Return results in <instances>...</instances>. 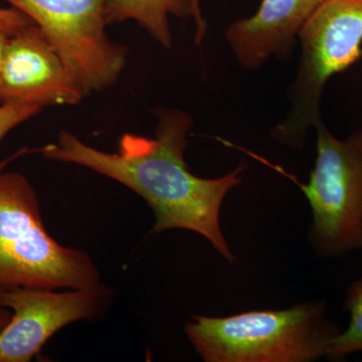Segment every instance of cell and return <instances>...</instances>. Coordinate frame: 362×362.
<instances>
[{"label": "cell", "mask_w": 362, "mask_h": 362, "mask_svg": "<svg viewBox=\"0 0 362 362\" xmlns=\"http://www.w3.org/2000/svg\"><path fill=\"white\" fill-rule=\"evenodd\" d=\"M154 138L126 133L115 153L90 146L70 131L39 151L49 160L89 168L125 185L153 211L151 233L187 230L202 235L228 263L235 262L221 228L226 194L242 182L246 165L218 178L199 177L188 168L185 152L194 126L192 117L175 108H157Z\"/></svg>", "instance_id": "obj_1"}, {"label": "cell", "mask_w": 362, "mask_h": 362, "mask_svg": "<svg viewBox=\"0 0 362 362\" xmlns=\"http://www.w3.org/2000/svg\"><path fill=\"white\" fill-rule=\"evenodd\" d=\"M185 331L206 362H311L326 357L341 328L325 301L226 317L194 315Z\"/></svg>", "instance_id": "obj_2"}, {"label": "cell", "mask_w": 362, "mask_h": 362, "mask_svg": "<svg viewBox=\"0 0 362 362\" xmlns=\"http://www.w3.org/2000/svg\"><path fill=\"white\" fill-rule=\"evenodd\" d=\"M101 284L90 255L59 245L45 230L25 175L0 173V287L80 289Z\"/></svg>", "instance_id": "obj_3"}, {"label": "cell", "mask_w": 362, "mask_h": 362, "mask_svg": "<svg viewBox=\"0 0 362 362\" xmlns=\"http://www.w3.org/2000/svg\"><path fill=\"white\" fill-rule=\"evenodd\" d=\"M302 58L290 98L289 115L273 131L274 139L304 148L307 133L321 122L326 83L362 56V0H324L298 33Z\"/></svg>", "instance_id": "obj_4"}, {"label": "cell", "mask_w": 362, "mask_h": 362, "mask_svg": "<svg viewBox=\"0 0 362 362\" xmlns=\"http://www.w3.org/2000/svg\"><path fill=\"white\" fill-rule=\"evenodd\" d=\"M315 128V165L307 185L296 183L311 207V247L337 258L362 249V131L337 139L322 121Z\"/></svg>", "instance_id": "obj_5"}, {"label": "cell", "mask_w": 362, "mask_h": 362, "mask_svg": "<svg viewBox=\"0 0 362 362\" xmlns=\"http://www.w3.org/2000/svg\"><path fill=\"white\" fill-rule=\"evenodd\" d=\"M44 33L86 97L112 87L128 49L109 39L105 0H4Z\"/></svg>", "instance_id": "obj_6"}, {"label": "cell", "mask_w": 362, "mask_h": 362, "mask_svg": "<svg viewBox=\"0 0 362 362\" xmlns=\"http://www.w3.org/2000/svg\"><path fill=\"white\" fill-rule=\"evenodd\" d=\"M111 297L110 288L102 284L64 292L0 287V307L14 312L0 330V362L32 361L62 328L101 315Z\"/></svg>", "instance_id": "obj_7"}, {"label": "cell", "mask_w": 362, "mask_h": 362, "mask_svg": "<svg viewBox=\"0 0 362 362\" xmlns=\"http://www.w3.org/2000/svg\"><path fill=\"white\" fill-rule=\"evenodd\" d=\"M85 97L39 26L11 35L0 69V104L74 106Z\"/></svg>", "instance_id": "obj_8"}, {"label": "cell", "mask_w": 362, "mask_h": 362, "mask_svg": "<svg viewBox=\"0 0 362 362\" xmlns=\"http://www.w3.org/2000/svg\"><path fill=\"white\" fill-rule=\"evenodd\" d=\"M324 0H262L249 18L228 26L226 39L238 62L255 70L272 56L289 54L295 37Z\"/></svg>", "instance_id": "obj_9"}, {"label": "cell", "mask_w": 362, "mask_h": 362, "mask_svg": "<svg viewBox=\"0 0 362 362\" xmlns=\"http://www.w3.org/2000/svg\"><path fill=\"white\" fill-rule=\"evenodd\" d=\"M108 25L134 21L164 49L173 47L169 16L185 20L194 16L197 25L195 44H202L206 23L195 0H105Z\"/></svg>", "instance_id": "obj_10"}, {"label": "cell", "mask_w": 362, "mask_h": 362, "mask_svg": "<svg viewBox=\"0 0 362 362\" xmlns=\"http://www.w3.org/2000/svg\"><path fill=\"white\" fill-rule=\"evenodd\" d=\"M343 308L349 312L350 322L331 342L326 354L331 361H343L350 354L362 352V278L347 288Z\"/></svg>", "instance_id": "obj_11"}, {"label": "cell", "mask_w": 362, "mask_h": 362, "mask_svg": "<svg viewBox=\"0 0 362 362\" xmlns=\"http://www.w3.org/2000/svg\"><path fill=\"white\" fill-rule=\"evenodd\" d=\"M42 107L30 105L0 104V142L13 128L42 111ZM8 160L0 163V170Z\"/></svg>", "instance_id": "obj_12"}, {"label": "cell", "mask_w": 362, "mask_h": 362, "mask_svg": "<svg viewBox=\"0 0 362 362\" xmlns=\"http://www.w3.org/2000/svg\"><path fill=\"white\" fill-rule=\"evenodd\" d=\"M33 23H35L28 16L14 7L0 8V28L11 35L20 33L23 28Z\"/></svg>", "instance_id": "obj_13"}, {"label": "cell", "mask_w": 362, "mask_h": 362, "mask_svg": "<svg viewBox=\"0 0 362 362\" xmlns=\"http://www.w3.org/2000/svg\"><path fill=\"white\" fill-rule=\"evenodd\" d=\"M11 35L6 30L0 28V69H1L2 61H4V52H6V45Z\"/></svg>", "instance_id": "obj_14"}, {"label": "cell", "mask_w": 362, "mask_h": 362, "mask_svg": "<svg viewBox=\"0 0 362 362\" xmlns=\"http://www.w3.org/2000/svg\"><path fill=\"white\" fill-rule=\"evenodd\" d=\"M11 312L4 307H0V330L9 322L11 318Z\"/></svg>", "instance_id": "obj_15"}, {"label": "cell", "mask_w": 362, "mask_h": 362, "mask_svg": "<svg viewBox=\"0 0 362 362\" xmlns=\"http://www.w3.org/2000/svg\"><path fill=\"white\" fill-rule=\"evenodd\" d=\"M195 1H197V4H199V0H195Z\"/></svg>", "instance_id": "obj_16"}]
</instances>
